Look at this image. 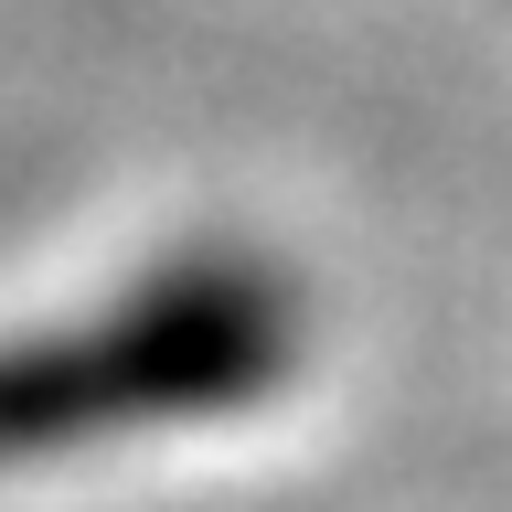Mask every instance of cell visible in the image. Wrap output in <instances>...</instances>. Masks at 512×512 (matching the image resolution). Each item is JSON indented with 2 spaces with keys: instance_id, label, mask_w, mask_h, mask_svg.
<instances>
[{
  "instance_id": "obj_1",
  "label": "cell",
  "mask_w": 512,
  "mask_h": 512,
  "mask_svg": "<svg viewBox=\"0 0 512 512\" xmlns=\"http://www.w3.org/2000/svg\"><path fill=\"white\" fill-rule=\"evenodd\" d=\"M288 363V310L256 267H182L128 288L118 310L0 342V470L54 448L139 438L171 416H224Z\"/></svg>"
}]
</instances>
